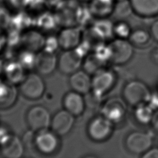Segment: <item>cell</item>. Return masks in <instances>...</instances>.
I'll list each match as a JSON object with an SVG mask.
<instances>
[{"label": "cell", "instance_id": "cell-45", "mask_svg": "<svg viewBox=\"0 0 158 158\" xmlns=\"http://www.w3.org/2000/svg\"><path fill=\"white\" fill-rule=\"evenodd\" d=\"M116 1H122V0H116Z\"/></svg>", "mask_w": 158, "mask_h": 158}, {"label": "cell", "instance_id": "cell-6", "mask_svg": "<svg viewBox=\"0 0 158 158\" xmlns=\"http://www.w3.org/2000/svg\"><path fill=\"white\" fill-rule=\"evenodd\" d=\"M110 51V62L117 65L128 63L134 55V46L127 39L115 38L108 43Z\"/></svg>", "mask_w": 158, "mask_h": 158}, {"label": "cell", "instance_id": "cell-32", "mask_svg": "<svg viewBox=\"0 0 158 158\" xmlns=\"http://www.w3.org/2000/svg\"><path fill=\"white\" fill-rule=\"evenodd\" d=\"M48 9L49 8L47 0H27L25 10L34 17Z\"/></svg>", "mask_w": 158, "mask_h": 158}, {"label": "cell", "instance_id": "cell-41", "mask_svg": "<svg viewBox=\"0 0 158 158\" xmlns=\"http://www.w3.org/2000/svg\"><path fill=\"white\" fill-rule=\"evenodd\" d=\"M11 133L4 125H0V144L6 139Z\"/></svg>", "mask_w": 158, "mask_h": 158}, {"label": "cell", "instance_id": "cell-38", "mask_svg": "<svg viewBox=\"0 0 158 158\" xmlns=\"http://www.w3.org/2000/svg\"><path fill=\"white\" fill-rule=\"evenodd\" d=\"M149 32L152 38L158 43V19L155 20L151 23L149 28Z\"/></svg>", "mask_w": 158, "mask_h": 158}, {"label": "cell", "instance_id": "cell-8", "mask_svg": "<svg viewBox=\"0 0 158 158\" xmlns=\"http://www.w3.org/2000/svg\"><path fill=\"white\" fill-rule=\"evenodd\" d=\"M21 94L26 98L36 100L41 98L45 93V83L40 74L31 72L27 75L20 84Z\"/></svg>", "mask_w": 158, "mask_h": 158}, {"label": "cell", "instance_id": "cell-1", "mask_svg": "<svg viewBox=\"0 0 158 158\" xmlns=\"http://www.w3.org/2000/svg\"><path fill=\"white\" fill-rule=\"evenodd\" d=\"M85 4L78 0H64L52 9L59 26L79 27V19Z\"/></svg>", "mask_w": 158, "mask_h": 158}, {"label": "cell", "instance_id": "cell-42", "mask_svg": "<svg viewBox=\"0 0 158 158\" xmlns=\"http://www.w3.org/2000/svg\"><path fill=\"white\" fill-rule=\"evenodd\" d=\"M4 29L0 28V51L5 48V46L7 44L6 33Z\"/></svg>", "mask_w": 158, "mask_h": 158}, {"label": "cell", "instance_id": "cell-37", "mask_svg": "<svg viewBox=\"0 0 158 158\" xmlns=\"http://www.w3.org/2000/svg\"><path fill=\"white\" fill-rule=\"evenodd\" d=\"M36 133V132L31 129L24 133L22 140L25 146H33L35 147V139Z\"/></svg>", "mask_w": 158, "mask_h": 158}, {"label": "cell", "instance_id": "cell-40", "mask_svg": "<svg viewBox=\"0 0 158 158\" xmlns=\"http://www.w3.org/2000/svg\"><path fill=\"white\" fill-rule=\"evenodd\" d=\"M150 125L155 131L158 132V109L154 110Z\"/></svg>", "mask_w": 158, "mask_h": 158}, {"label": "cell", "instance_id": "cell-3", "mask_svg": "<svg viewBox=\"0 0 158 158\" xmlns=\"http://www.w3.org/2000/svg\"><path fill=\"white\" fill-rule=\"evenodd\" d=\"M124 146L130 153L141 156L153 146V137L148 131L134 130L125 136Z\"/></svg>", "mask_w": 158, "mask_h": 158}, {"label": "cell", "instance_id": "cell-34", "mask_svg": "<svg viewBox=\"0 0 158 158\" xmlns=\"http://www.w3.org/2000/svg\"><path fill=\"white\" fill-rule=\"evenodd\" d=\"M12 12L2 2L0 4V28L7 30L10 23Z\"/></svg>", "mask_w": 158, "mask_h": 158}, {"label": "cell", "instance_id": "cell-19", "mask_svg": "<svg viewBox=\"0 0 158 158\" xmlns=\"http://www.w3.org/2000/svg\"><path fill=\"white\" fill-rule=\"evenodd\" d=\"M62 104L64 109L75 117L81 115L86 108L84 95L73 90L64 95Z\"/></svg>", "mask_w": 158, "mask_h": 158}, {"label": "cell", "instance_id": "cell-14", "mask_svg": "<svg viewBox=\"0 0 158 158\" xmlns=\"http://www.w3.org/2000/svg\"><path fill=\"white\" fill-rule=\"evenodd\" d=\"M58 58L54 52L44 49L38 52L35 69L41 75H49L57 67Z\"/></svg>", "mask_w": 158, "mask_h": 158}, {"label": "cell", "instance_id": "cell-4", "mask_svg": "<svg viewBox=\"0 0 158 158\" xmlns=\"http://www.w3.org/2000/svg\"><path fill=\"white\" fill-rule=\"evenodd\" d=\"M115 125L102 114L91 119L88 124L87 133L91 139L96 142L107 140L112 135Z\"/></svg>", "mask_w": 158, "mask_h": 158}, {"label": "cell", "instance_id": "cell-28", "mask_svg": "<svg viewBox=\"0 0 158 158\" xmlns=\"http://www.w3.org/2000/svg\"><path fill=\"white\" fill-rule=\"evenodd\" d=\"M132 14L134 12L129 0H122L116 2L112 15L117 20H125Z\"/></svg>", "mask_w": 158, "mask_h": 158}, {"label": "cell", "instance_id": "cell-10", "mask_svg": "<svg viewBox=\"0 0 158 158\" xmlns=\"http://www.w3.org/2000/svg\"><path fill=\"white\" fill-rule=\"evenodd\" d=\"M59 136L51 128L38 131L35 136V148L44 155L54 154L59 148Z\"/></svg>", "mask_w": 158, "mask_h": 158}, {"label": "cell", "instance_id": "cell-2", "mask_svg": "<svg viewBox=\"0 0 158 158\" xmlns=\"http://www.w3.org/2000/svg\"><path fill=\"white\" fill-rule=\"evenodd\" d=\"M152 92L143 81L132 79L128 81L122 90V98L133 107L143 103H149Z\"/></svg>", "mask_w": 158, "mask_h": 158}, {"label": "cell", "instance_id": "cell-25", "mask_svg": "<svg viewBox=\"0 0 158 158\" xmlns=\"http://www.w3.org/2000/svg\"><path fill=\"white\" fill-rule=\"evenodd\" d=\"M17 95L14 85L7 80L0 78V108L6 109L10 107L15 102Z\"/></svg>", "mask_w": 158, "mask_h": 158}, {"label": "cell", "instance_id": "cell-24", "mask_svg": "<svg viewBox=\"0 0 158 158\" xmlns=\"http://www.w3.org/2000/svg\"><path fill=\"white\" fill-rule=\"evenodd\" d=\"M33 25H34V17L25 10H22L12 12L8 28L22 31L31 28Z\"/></svg>", "mask_w": 158, "mask_h": 158}, {"label": "cell", "instance_id": "cell-7", "mask_svg": "<svg viewBox=\"0 0 158 158\" xmlns=\"http://www.w3.org/2000/svg\"><path fill=\"white\" fill-rule=\"evenodd\" d=\"M117 80L115 72L112 69L104 67L93 75L91 90L104 96L113 89Z\"/></svg>", "mask_w": 158, "mask_h": 158}, {"label": "cell", "instance_id": "cell-30", "mask_svg": "<svg viewBox=\"0 0 158 158\" xmlns=\"http://www.w3.org/2000/svg\"><path fill=\"white\" fill-rule=\"evenodd\" d=\"M17 60L25 70L35 69L36 62V52L24 49L17 55Z\"/></svg>", "mask_w": 158, "mask_h": 158}, {"label": "cell", "instance_id": "cell-18", "mask_svg": "<svg viewBox=\"0 0 158 158\" xmlns=\"http://www.w3.org/2000/svg\"><path fill=\"white\" fill-rule=\"evenodd\" d=\"M85 70H78L70 75L69 85L72 90L83 95L92 89V77Z\"/></svg>", "mask_w": 158, "mask_h": 158}, {"label": "cell", "instance_id": "cell-21", "mask_svg": "<svg viewBox=\"0 0 158 158\" xmlns=\"http://www.w3.org/2000/svg\"><path fill=\"white\" fill-rule=\"evenodd\" d=\"M25 69L16 60H10L4 65L3 73L9 82L13 85L20 84L26 75Z\"/></svg>", "mask_w": 158, "mask_h": 158}, {"label": "cell", "instance_id": "cell-31", "mask_svg": "<svg viewBox=\"0 0 158 158\" xmlns=\"http://www.w3.org/2000/svg\"><path fill=\"white\" fill-rule=\"evenodd\" d=\"M132 30L125 20H117L114 25V36L115 38L128 40Z\"/></svg>", "mask_w": 158, "mask_h": 158}, {"label": "cell", "instance_id": "cell-26", "mask_svg": "<svg viewBox=\"0 0 158 158\" xmlns=\"http://www.w3.org/2000/svg\"><path fill=\"white\" fill-rule=\"evenodd\" d=\"M133 108L135 120L140 125H150L155 110L153 107L149 103H143Z\"/></svg>", "mask_w": 158, "mask_h": 158}, {"label": "cell", "instance_id": "cell-36", "mask_svg": "<svg viewBox=\"0 0 158 158\" xmlns=\"http://www.w3.org/2000/svg\"><path fill=\"white\" fill-rule=\"evenodd\" d=\"M59 47L60 46L57 36H49L46 38L43 49L51 52H55Z\"/></svg>", "mask_w": 158, "mask_h": 158}, {"label": "cell", "instance_id": "cell-5", "mask_svg": "<svg viewBox=\"0 0 158 158\" xmlns=\"http://www.w3.org/2000/svg\"><path fill=\"white\" fill-rule=\"evenodd\" d=\"M127 104L123 98L112 97L104 101L101 106V114L115 125L124 122L127 114Z\"/></svg>", "mask_w": 158, "mask_h": 158}, {"label": "cell", "instance_id": "cell-46", "mask_svg": "<svg viewBox=\"0 0 158 158\" xmlns=\"http://www.w3.org/2000/svg\"><path fill=\"white\" fill-rule=\"evenodd\" d=\"M157 144H158V139H157Z\"/></svg>", "mask_w": 158, "mask_h": 158}, {"label": "cell", "instance_id": "cell-43", "mask_svg": "<svg viewBox=\"0 0 158 158\" xmlns=\"http://www.w3.org/2000/svg\"><path fill=\"white\" fill-rule=\"evenodd\" d=\"M4 65H5V63L4 62L3 60L0 58V75L2 73H3L4 68Z\"/></svg>", "mask_w": 158, "mask_h": 158}, {"label": "cell", "instance_id": "cell-11", "mask_svg": "<svg viewBox=\"0 0 158 158\" xmlns=\"http://www.w3.org/2000/svg\"><path fill=\"white\" fill-rule=\"evenodd\" d=\"M84 57L76 49L64 50L58 57L57 68L61 73L71 75L80 70Z\"/></svg>", "mask_w": 158, "mask_h": 158}, {"label": "cell", "instance_id": "cell-44", "mask_svg": "<svg viewBox=\"0 0 158 158\" xmlns=\"http://www.w3.org/2000/svg\"><path fill=\"white\" fill-rule=\"evenodd\" d=\"M78 1H80V2L83 3V4H86L88 2H89L91 0H78Z\"/></svg>", "mask_w": 158, "mask_h": 158}, {"label": "cell", "instance_id": "cell-29", "mask_svg": "<svg viewBox=\"0 0 158 158\" xmlns=\"http://www.w3.org/2000/svg\"><path fill=\"white\" fill-rule=\"evenodd\" d=\"M105 64L100 60L94 53L88 54L83 62L84 70L90 75H93L97 71L105 67Z\"/></svg>", "mask_w": 158, "mask_h": 158}, {"label": "cell", "instance_id": "cell-39", "mask_svg": "<svg viewBox=\"0 0 158 158\" xmlns=\"http://www.w3.org/2000/svg\"><path fill=\"white\" fill-rule=\"evenodd\" d=\"M141 157L143 158H158V146H152Z\"/></svg>", "mask_w": 158, "mask_h": 158}, {"label": "cell", "instance_id": "cell-16", "mask_svg": "<svg viewBox=\"0 0 158 158\" xmlns=\"http://www.w3.org/2000/svg\"><path fill=\"white\" fill-rule=\"evenodd\" d=\"M45 40L46 38L41 30L31 27L22 33L21 43L25 49L36 52L43 49Z\"/></svg>", "mask_w": 158, "mask_h": 158}, {"label": "cell", "instance_id": "cell-13", "mask_svg": "<svg viewBox=\"0 0 158 158\" xmlns=\"http://www.w3.org/2000/svg\"><path fill=\"white\" fill-rule=\"evenodd\" d=\"M59 46L64 50L76 48L83 39V32L79 27H63L57 36Z\"/></svg>", "mask_w": 158, "mask_h": 158}, {"label": "cell", "instance_id": "cell-20", "mask_svg": "<svg viewBox=\"0 0 158 158\" xmlns=\"http://www.w3.org/2000/svg\"><path fill=\"white\" fill-rule=\"evenodd\" d=\"M135 14L143 18L158 16V0H129Z\"/></svg>", "mask_w": 158, "mask_h": 158}, {"label": "cell", "instance_id": "cell-35", "mask_svg": "<svg viewBox=\"0 0 158 158\" xmlns=\"http://www.w3.org/2000/svg\"><path fill=\"white\" fill-rule=\"evenodd\" d=\"M27 0H2V3L12 12L25 10Z\"/></svg>", "mask_w": 158, "mask_h": 158}, {"label": "cell", "instance_id": "cell-17", "mask_svg": "<svg viewBox=\"0 0 158 158\" xmlns=\"http://www.w3.org/2000/svg\"><path fill=\"white\" fill-rule=\"evenodd\" d=\"M116 0H91L86 5L94 19L107 18L112 15Z\"/></svg>", "mask_w": 158, "mask_h": 158}, {"label": "cell", "instance_id": "cell-47", "mask_svg": "<svg viewBox=\"0 0 158 158\" xmlns=\"http://www.w3.org/2000/svg\"><path fill=\"white\" fill-rule=\"evenodd\" d=\"M0 155H1V151H0Z\"/></svg>", "mask_w": 158, "mask_h": 158}, {"label": "cell", "instance_id": "cell-27", "mask_svg": "<svg viewBox=\"0 0 158 158\" xmlns=\"http://www.w3.org/2000/svg\"><path fill=\"white\" fill-rule=\"evenodd\" d=\"M151 38L149 30L139 27L132 30L128 40L134 46L139 47L148 44Z\"/></svg>", "mask_w": 158, "mask_h": 158}, {"label": "cell", "instance_id": "cell-23", "mask_svg": "<svg viewBox=\"0 0 158 158\" xmlns=\"http://www.w3.org/2000/svg\"><path fill=\"white\" fill-rule=\"evenodd\" d=\"M114 22L109 19L102 18L94 19L89 25L96 34L104 41L114 36Z\"/></svg>", "mask_w": 158, "mask_h": 158}, {"label": "cell", "instance_id": "cell-12", "mask_svg": "<svg viewBox=\"0 0 158 158\" xmlns=\"http://www.w3.org/2000/svg\"><path fill=\"white\" fill-rule=\"evenodd\" d=\"M75 117L65 109L57 111L51 118L50 128L59 136L68 134L75 123Z\"/></svg>", "mask_w": 158, "mask_h": 158}, {"label": "cell", "instance_id": "cell-33", "mask_svg": "<svg viewBox=\"0 0 158 158\" xmlns=\"http://www.w3.org/2000/svg\"><path fill=\"white\" fill-rule=\"evenodd\" d=\"M103 96L91 90L86 94H84L86 107H89L90 109H96L98 107H101L103 101Z\"/></svg>", "mask_w": 158, "mask_h": 158}, {"label": "cell", "instance_id": "cell-22", "mask_svg": "<svg viewBox=\"0 0 158 158\" xmlns=\"http://www.w3.org/2000/svg\"><path fill=\"white\" fill-rule=\"evenodd\" d=\"M34 26L41 31H49L59 25L53 10L48 9L34 17Z\"/></svg>", "mask_w": 158, "mask_h": 158}, {"label": "cell", "instance_id": "cell-15", "mask_svg": "<svg viewBox=\"0 0 158 158\" xmlns=\"http://www.w3.org/2000/svg\"><path fill=\"white\" fill-rule=\"evenodd\" d=\"M24 149L22 139L12 133L0 144L1 155L6 158H20L23 154Z\"/></svg>", "mask_w": 158, "mask_h": 158}, {"label": "cell", "instance_id": "cell-9", "mask_svg": "<svg viewBox=\"0 0 158 158\" xmlns=\"http://www.w3.org/2000/svg\"><path fill=\"white\" fill-rule=\"evenodd\" d=\"M51 118L49 110L40 105L30 107L26 115L27 123L30 129L35 132L49 128Z\"/></svg>", "mask_w": 158, "mask_h": 158}]
</instances>
